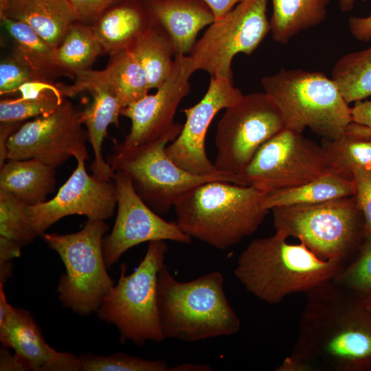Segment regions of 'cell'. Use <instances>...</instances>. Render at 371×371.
Masks as SVG:
<instances>
[{"label": "cell", "mask_w": 371, "mask_h": 371, "mask_svg": "<svg viewBox=\"0 0 371 371\" xmlns=\"http://www.w3.org/2000/svg\"><path fill=\"white\" fill-rule=\"evenodd\" d=\"M297 337L277 371L371 370V313L333 280L305 293Z\"/></svg>", "instance_id": "cell-1"}, {"label": "cell", "mask_w": 371, "mask_h": 371, "mask_svg": "<svg viewBox=\"0 0 371 371\" xmlns=\"http://www.w3.org/2000/svg\"><path fill=\"white\" fill-rule=\"evenodd\" d=\"M115 172L117 216L112 231L103 240V254L107 267L113 266L127 250L145 242L191 243L192 238L177 223L163 219L147 205L126 174Z\"/></svg>", "instance_id": "cell-14"}, {"label": "cell", "mask_w": 371, "mask_h": 371, "mask_svg": "<svg viewBox=\"0 0 371 371\" xmlns=\"http://www.w3.org/2000/svg\"><path fill=\"white\" fill-rule=\"evenodd\" d=\"M25 23L53 48H57L77 17L67 0H10L0 18Z\"/></svg>", "instance_id": "cell-21"}, {"label": "cell", "mask_w": 371, "mask_h": 371, "mask_svg": "<svg viewBox=\"0 0 371 371\" xmlns=\"http://www.w3.org/2000/svg\"><path fill=\"white\" fill-rule=\"evenodd\" d=\"M368 16H371V12H370L369 15Z\"/></svg>", "instance_id": "cell-48"}, {"label": "cell", "mask_w": 371, "mask_h": 371, "mask_svg": "<svg viewBox=\"0 0 371 371\" xmlns=\"http://www.w3.org/2000/svg\"><path fill=\"white\" fill-rule=\"evenodd\" d=\"M0 341L12 348L34 371L81 370L79 357L58 352L47 344L31 313L12 306L0 315Z\"/></svg>", "instance_id": "cell-18"}, {"label": "cell", "mask_w": 371, "mask_h": 371, "mask_svg": "<svg viewBox=\"0 0 371 371\" xmlns=\"http://www.w3.org/2000/svg\"><path fill=\"white\" fill-rule=\"evenodd\" d=\"M83 371H168L166 361L161 359H145L125 353L116 352L109 356L91 353L80 357Z\"/></svg>", "instance_id": "cell-34"}, {"label": "cell", "mask_w": 371, "mask_h": 371, "mask_svg": "<svg viewBox=\"0 0 371 371\" xmlns=\"http://www.w3.org/2000/svg\"><path fill=\"white\" fill-rule=\"evenodd\" d=\"M266 195L252 186L208 181L177 201L176 223L192 238L226 249L258 230L269 212L263 207Z\"/></svg>", "instance_id": "cell-3"}, {"label": "cell", "mask_w": 371, "mask_h": 371, "mask_svg": "<svg viewBox=\"0 0 371 371\" xmlns=\"http://www.w3.org/2000/svg\"><path fill=\"white\" fill-rule=\"evenodd\" d=\"M36 81L48 82L34 73L13 54L1 60L0 63L1 95L17 92L24 84Z\"/></svg>", "instance_id": "cell-36"}, {"label": "cell", "mask_w": 371, "mask_h": 371, "mask_svg": "<svg viewBox=\"0 0 371 371\" xmlns=\"http://www.w3.org/2000/svg\"><path fill=\"white\" fill-rule=\"evenodd\" d=\"M74 83L70 86L60 85L64 97L73 96L80 91H87L92 97L91 104L83 111V124L87 126V134L91 144L94 159L90 166L93 175L98 178L113 180L115 171L102 155V146L110 124L118 126L119 116L123 108L115 95L110 89L97 82L83 71L75 77Z\"/></svg>", "instance_id": "cell-19"}, {"label": "cell", "mask_w": 371, "mask_h": 371, "mask_svg": "<svg viewBox=\"0 0 371 371\" xmlns=\"http://www.w3.org/2000/svg\"><path fill=\"white\" fill-rule=\"evenodd\" d=\"M82 111L65 98L51 113L25 122L7 142L8 159H36L55 168L85 149Z\"/></svg>", "instance_id": "cell-13"}, {"label": "cell", "mask_w": 371, "mask_h": 371, "mask_svg": "<svg viewBox=\"0 0 371 371\" xmlns=\"http://www.w3.org/2000/svg\"><path fill=\"white\" fill-rule=\"evenodd\" d=\"M331 78L348 104L370 96L371 45L339 58L333 67Z\"/></svg>", "instance_id": "cell-31"}, {"label": "cell", "mask_w": 371, "mask_h": 371, "mask_svg": "<svg viewBox=\"0 0 371 371\" xmlns=\"http://www.w3.org/2000/svg\"><path fill=\"white\" fill-rule=\"evenodd\" d=\"M23 122H1L0 124V168L3 166L7 157V142L10 137L16 131Z\"/></svg>", "instance_id": "cell-41"}, {"label": "cell", "mask_w": 371, "mask_h": 371, "mask_svg": "<svg viewBox=\"0 0 371 371\" xmlns=\"http://www.w3.org/2000/svg\"><path fill=\"white\" fill-rule=\"evenodd\" d=\"M182 128L183 124L175 123L164 136L146 144L135 146L120 144L110 157L113 170L126 174L137 194L158 214H166L179 199L202 183L225 181L244 185L237 177L225 172L192 174L170 159L166 148Z\"/></svg>", "instance_id": "cell-6"}, {"label": "cell", "mask_w": 371, "mask_h": 371, "mask_svg": "<svg viewBox=\"0 0 371 371\" xmlns=\"http://www.w3.org/2000/svg\"><path fill=\"white\" fill-rule=\"evenodd\" d=\"M283 117L273 100L265 92L243 95L225 109L215 135L217 171L239 178L260 147L284 128Z\"/></svg>", "instance_id": "cell-10"}, {"label": "cell", "mask_w": 371, "mask_h": 371, "mask_svg": "<svg viewBox=\"0 0 371 371\" xmlns=\"http://www.w3.org/2000/svg\"><path fill=\"white\" fill-rule=\"evenodd\" d=\"M83 72L107 86L123 108L144 98L150 90L146 71L128 49L111 54L105 69H89Z\"/></svg>", "instance_id": "cell-24"}, {"label": "cell", "mask_w": 371, "mask_h": 371, "mask_svg": "<svg viewBox=\"0 0 371 371\" xmlns=\"http://www.w3.org/2000/svg\"><path fill=\"white\" fill-rule=\"evenodd\" d=\"M354 196L364 218V234L371 237V168H357L352 171Z\"/></svg>", "instance_id": "cell-37"}, {"label": "cell", "mask_w": 371, "mask_h": 371, "mask_svg": "<svg viewBox=\"0 0 371 371\" xmlns=\"http://www.w3.org/2000/svg\"><path fill=\"white\" fill-rule=\"evenodd\" d=\"M64 99L59 85L58 89H48L35 97L1 100L0 122H23L29 118L47 115Z\"/></svg>", "instance_id": "cell-33"}, {"label": "cell", "mask_w": 371, "mask_h": 371, "mask_svg": "<svg viewBox=\"0 0 371 371\" xmlns=\"http://www.w3.org/2000/svg\"><path fill=\"white\" fill-rule=\"evenodd\" d=\"M348 28L351 34L357 40L366 42L371 40V16H350Z\"/></svg>", "instance_id": "cell-39"}, {"label": "cell", "mask_w": 371, "mask_h": 371, "mask_svg": "<svg viewBox=\"0 0 371 371\" xmlns=\"http://www.w3.org/2000/svg\"><path fill=\"white\" fill-rule=\"evenodd\" d=\"M78 21L92 25L108 9L122 0H67Z\"/></svg>", "instance_id": "cell-38"}, {"label": "cell", "mask_w": 371, "mask_h": 371, "mask_svg": "<svg viewBox=\"0 0 371 371\" xmlns=\"http://www.w3.org/2000/svg\"><path fill=\"white\" fill-rule=\"evenodd\" d=\"M354 194L352 180L330 172L301 186L267 194L263 207L271 210L278 207L319 203Z\"/></svg>", "instance_id": "cell-26"}, {"label": "cell", "mask_w": 371, "mask_h": 371, "mask_svg": "<svg viewBox=\"0 0 371 371\" xmlns=\"http://www.w3.org/2000/svg\"><path fill=\"white\" fill-rule=\"evenodd\" d=\"M267 6V0H243L210 24L189 54L196 70L232 80L234 57L251 54L271 31Z\"/></svg>", "instance_id": "cell-12"}, {"label": "cell", "mask_w": 371, "mask_h": 371, "mask_svg": "<svg viewBox=\"0 0 371 371\" xmlns=\"http://www.w3.org/2000/svg\"><path fill=\"white\" fill-rule=\"evenodd\" d=\"M56 182V168L36 159H8L0 168V190L29 206L46 201Z\"/></svg>", "instance_id": "cell-23"}, {"label": "cell", "mask_w": 371, "mask_h": 371, "mask_svg": "<svg viewBox=\"0 0 371 371\" xmlns=\"http://www.w3.org/2000/svg\"><path fill=\"white\" fill-rule=\"evenodd\" d=\"M361 301L365 308L371 313V291L365 296L361 297Z\"/></svg>", "instance_id": "cell-46"}, {"label": "cell", "mask_w": 371, "mask_h": 371, "mask_svg": "<svg viewBox=\"0 0 371 371\" xmlns=\"http://www.w3.org/2000/svg\"><path fill=\"white\" fill-rule=\"evenodd\" d=\"M102 52L92 25L76 21L55 49L54 63L59 76L75 78L78 74L89 69Z\"/></svg>", "instance_id": "cell-29"}, {"label": "cell", "mask_w": 371, "mask_h": 371, "mask_svg": "<svg viewBox=\"0 0 371 371\" xmlns=\"http://www.w3.org/2000/svg\"><path fill=\"white\" fill-rule=\"evenodd\" d=\"M151 23L142 0H122L101 14L92 27L103 52L111 55L127 49Z\"/></svg>", "instance_id": "cell-22"}, {"label": "cell", "mask_w": 371, "mask_h": 371, "mask_svg": "<svg viewBox=\"0 0 371 371\" xmlns=\"http://www.w3.org/2000/svg\"><path fill=\"white\" fill-rule=\"evenodd\" d=\"M233 80L211 76L202 99L192 106L182 109L186 120L179 135L166 148L168 157L182 169L197 175L218 172L207 156L205 137L215 115L236 104L243 97Z\"/></svg>", "instance_id": "cell-16"}, {"label": "cell", "mask_w": 371, "mask_h": 371, "mask_svg": "<svg viewBox=\"0 0 371 371\" xmlns=\"http://www.w3.org/2000/svg\"><path fill=\"white\" fill-rule=\"evenodd\" d=\"M108 229L104 220L87 219L76 233L43 235L65 267L57 286L58 298L65 307L80 315L98 311L114 285L103 254V236Z\"/></svg>", "instance_id": "cell-8"}, {"label": "cell", "mask_w": 371, "mask_h": 371, "mask_svg": "<svg viewBox=\"0 0 371 371\" xmlns=\"http://www.w3.org/2000/svg\"><path fill=\"white\" fill-rule=\"evenodd\" d=\"M271 1L272 37L276 42L286 44L300 32L325 21L330 0Z\"/></svg>", "instance_id": "cell-27"}, {"label": "cell", "mask_w": 371, "mask_h": 371, "mask_svg": "<svg viewBox=\"0 0 371 371\" xmlns=\"http://www.w3.org/2000/svg\"><path fill=\"white\" fill-rule=\"evenodd\" d=\"M157 306L166 339L198 341L233 335L240 328L218 271L180 282L164 265L158 274Z\"/></svg>", "instance_id": "cell-4"}, {"label": "cell", "mask_w": 371, "mask_h": 371, "mask_svg": "<svg viewBox=\"0 0 371 371\" xmlns=\"http://www.w3.org/2000/svg\"><path fill=\"white\" fill-rule=\"evenodd\" d=\"M146 73L150 89L159 88L169 76L175 53L168 34L152 23L127 48Z\"/></svg>", "instance_id": "cell-28"}, {"label": "cell", "mask_w": 371, "mask_h": 371, "mask_svg": "<svg viewBox=\"0 0 371 371\" xmlns=\"http://www.w3.org/2000/svg\"><path fill=\"white\" fill-rule=\"evenodd\" d=\"M212 369L206 364L185 363L170 368L169 371H210Z\"/></svg>", "instance_id": "cell-44"}, {"label": "cell", "mask_w": 371, "mask_h": 371, "mask_svg": "<svg viewBox=\"0 0 371 371\" xmlns=\"http://www.w3.org/2000/svg\"><path fill=\"white\" fill-rule=\"evenodd\" d=\"M2 346L0 352V370L1 371H27L30 370L25 362L16 353L12 355Z\"/></svg>", "instance_id": "cell-40"}, {"label": "cell", "mask_w": 371, "mask_h": 371, "mask_svg": "<svg viewBox=\"0 0 371 371\" xmlns=\"http://www.w3.org/2000/svg\"><path fill=\"white\" fill-rule=\"evenodd\" d=\"M10 0H0V9L3 8Z\"/></svg>", "instance_id": "cell-47"}, {"label": "cell", "mask_w": 371, "mask_h": 371, "mask_svg": "<svg viewBox=\"0 0 371 371\" xmlns=\"http://www.w3.org/2000/svg\"><path fill=\"white\" fill-rule=\"evenodd\" d=\"M333 280L361 297L371 291V237L358 258L345 265Z\"/></svg>", "instance_id": "cell-35"}, {"label": "cell", "mask_w": 371, "mask_h": 371, "mask_svg": "<svg viewBox=\"0 0 371 371\" xmlns=\"http://www.w3.org/2000/svg\"><path fill=\"white\" fill-rule=\"evenodd\" d=\"M352 121L363 124L371 128V100L357 101L351 107Z\"/></svg>", "instance_id": "cell-42"}, {"label": "cell", "mask_w": 371, "mask_h": 371, "mask_svg": "<svg viewBox=\"0 0 371 371\" xmlns=\"http://www.w3.org/2000/svg\"><path fill=\"white\" fill-rule=\"evenodd\" d=\"M278 107L284 127L299 133L306 128L332 140L340 137L352 121L351 108L337 86L324 73L282 68L261 79Z\"/></svg>", "instance_id": "cell-5"}, {"label": "cell", "mask_w": 371, "mask_h": 371, "mask_svg": "<svg viewBox=\"0 0 371 371\" xmlns=\"http://www.w3.org/2000/svg\"><path fill=\"white\" fill-rule=\"evenodd\" d=\"M282 232L252 240L238 258L234 273L245 289L269 304L335 278L345 265L318 258L304 243L291 244Z\"/></svg>", "instance_id": "cell-2"}, {"label": "cell", "mask_w": 371, "mask_h": 371, "mask_svg": "<svg viewBox=\"0 0 371 371\" xmlns=\"http://www.w3.org/2000/svg\"><path fill=\"white\" fill-rule=\"evenodd\" d=\"M358 1H366V0H339V6L341 12H346L352 10L355 3Z\"/></svg>", "instance_id": "cell-45"}, {"label": "cell", "mask_w": 371, "mask_h": 371, "mask_svg": "<svg viewBox=\"0 0 371 371\" xmlns=\"http://www.w3.org/2000/svg\"><path fill=\"white\" fill-rule=\"evenodd\" d=\"M29 208L13 195L0 190V239L23 247L38 237Z\"/></svg>", "instance_id": "cell-32"}, {"label": "cell", "mask_w": 371, "mask_h": 371, "mask_svg": "<svg viewBox=\"0 0 371 371\" xmlns=\"http://www.w3.org/2000/svg\"><path fill=\"white\" fill-rule=\"evenodd\" d=\"M332 171L352 180L357 168H371V128L352 121L343 135L335 139H322Z\"/></svg>", "instance_id": "cell-25"}, {"label": "cell", "mask_w": 371, "mask_h": 371, "mask_svg": "<svg viewBox=\"0 0 371 371\" xmlns=\"http://www.w3.org/2000/svg\"><path fill=\"white\" fill-rule=\"evenodd\" d=\"M195 71L190 55L176 56L169 76L155 93L122 108L120 115L131 120V128L121 144L138 146L166 134L175 124L179 104L191 90L190 78Z\"/></svg>", "instance_id": "cell-17"}, {"label": "cell", "mask_w": 371, "mask_h": 371, "mask_svg": "<svg viewBox=\"0 0 371 371\" xmlns=\"http://www.w3.org/2000/svg\"><path fill=\"white\" fill-rule=\"evenodd\" d=\"M14 42L13 55L46 81L59 76L54 63L55 48L51 47L25 23L1 17Z\"/></svg>", "instance_id": "cell-30"}, {"label": "cell", "mask_w": 371, "mask_h": 371, "mask_svg": "<svg viewBox=\"0 0 371 371\" xmlns=\"http://www.w3.org/2000/svg\"><path fill=\"white\" fill-rule=\"evenodd\" d=\"M333 172L322 145L286 128L258 150L244 175L246 186L267 194L297 187Z\"/></svg>", "instance_id": "cell-11"}, {"label": "cell", "mask_w": 371, "mask_h": 371, "mask_svg": "<svg viewBox=\"0 0 371 371\" xmlns=\"http://www.w3.org/2000/svg\"><path fill=\"white\" fill-rule=\"evenodd\" d=\"M77 166L70 177L50 200L30 206L31 221L38 236L60 218L69 215H83L88 219L105 220L112 216L117 205L113 180H102L89 175L85 168L87 148L74 156Z\"/></svg>", "instance_id": "cell-15"}, {"label": "cell", "mask_w": 371, "mask_h": 371, "mask_svg": "<svg viewBox=\"0 0 371 371\" xmlns=\"http://www.w3.org/2000/svg\"><path fill=\"white\" fill-rule=\"evenodd\" d=\"M271 210L276 231L298 239L322 260H337L345 265L363 227L354 196Z\"/></svg>", "instance_id": "cell-9"}, {"label": "cell", "mask_w": 371, "mask_h": 371, "mask_svg": "<svg viewBox=\"0 0 371 371\" xmlns=\"http://www.w3.org/2000/svg\"><path fill=\"white\" fill-rule=\"evenodd\" d=\"M213 12L215 20L221 18L243 0H203Z\"/></svg>", "instance_id": "cell-43"}, {"label": "cell", "mask_w": 371, "mask_h": 371, "mask_svg": "<svg viewBox=\"0 0 371 371\" xmlns=\"http://www.w3.org/2000/svg\"><path fill=\"white\" fill-rule=\"evenodd\" d=\"M151 21L170 38L175 56L189 55L199 32L215 21L203 0H142Z\"/></svg>", "instance_id": "cell-20"}, {"label": "cell", "mask_w": 371, "mask_h": 371, "mask_svg": "<svg viewBox=\"0 0 371 371\" xmlns=\"http://www.w3.org/2000/svg\"><path fill=\"white\" fill-rule=\"evenodd\" d=\"M168 249L164 240L149 242L138 267L126 275V265L122 264L117 284L104 297L98 317L116 326L120 342L131 341L142 346L147 341L159 343L166 339L157 306V279Z\"/></svg>", "instance_id": "cell-7"}]
</instances>
